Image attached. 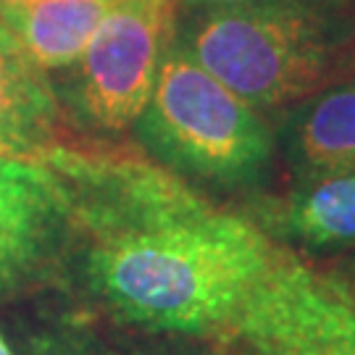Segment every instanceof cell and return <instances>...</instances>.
Listing matches in <instances>:
<instances>
[{
  "mask_svg": "<svg viewBox=\"0 0 355 355\" xmlns=\"http://www.w3.org/2000/svg\"><path fill=\"white\" fill-rule=\"evenodd\" d=\"M263 232L297 240L308 248L355 242V168L297 182L258 221Z\"/></svg>",
  "mask_w": 355,
  "mask_h": 355,
  "instance_id": "cell-9",
  "label": "cell"
},
{
  "mask_svg": "<svg viewBox=\"0 0 355 355\" xmlns=\"http://www.w3.org/2000/svg\"><path fill=\"white\" fill-rule=\"evenodd\" d=\"M42 355H71V353H55V350H51V353H42Z\"/></svg>",
  "mask_w": 355,
  "mask_h": 355,
  "instance_id": "cell-13",
  "label": "cell"
},
{
  "mask_svg": "<svg viewBox=\"0 0 355 355\" xmlns=\"http://www.w3.org/2000/svg\"><path fill=\"white\" fill-rule=\"evenodd\" d=\"M69 240V205L51 166L0 155V290L37 277Z\"/></svg>",
  "mask_w": 355,
  "mask_h": 355,
  "instance_id": "cell-6",
  "label": "cell"
},
{
  "mask_svg": "<svg viewBox=\"0 0 355 355\" xmlns=\"http://www.w3.org/2000/svg\"><path fill=\"white\" fill-rule=\"evenodd\" d=\"M184 6H318V8H353L355 0H182Z\"/></svg>",
  "mask_w": 355,
  "mask_h": 355,
  "instance_id": "cell-11",
  "label": "cell"
},
{
  "mask_svg": "<svg viewBox=\"0 0 355 355\" xmlns=\"http://www.w3.org/2000/svg\"><path fill=\"white\" fill-rule=\"evenodd\" d=\"M137 127L166 168L218 187L255 182L274 155V132L261 111L192 61L177 40Z\"/></svg>",
  "mask_w": 355,
  "mask_h": 355,
  "instance_id": "cell-3",
  "label": "cell"
},
{
  "mask_svg": "<svg viewBox=\"0 0 355 355\" xmlns=\"http://www.w3.org/2000/svg\"><path fill=\"white\" fill-rule=\"evenodd\" d=\"M350 8L179 6L177 45L258 111L327 89L355 51Z\"/></svg>",
  "mask_w": 355,
  "mask_h": 355,
  "instance_id": "cell-2",
  "label": "cell"
},
{
  "mask_svg": "<svg viewBox=\"0 0 355 355\" xmlns=\"http://www.w3.org/2000/svg\"><path fill=\"white\" fill-rule=\"evenodd\" d=\"M182 0H119L92 35L79 66V101L103 129L121 132L148 108L177 37Z\"/></svg>",
  "mask_w": 355,
  "mask_h": 355,
  "instance_id": "cell-5",
  "label": "cell"
},
{
  "mask_svg": "<svg viewBox=\"0 0 355 355\" xmlns=\"http://www.w3.org/2000/svg\"><path fill=\"white\" fill-rule=\"evenodd\" d=\"M71 140L45 71L0 24V155L42 164Z\"/></svg>",
  "mask_w": 355,
  "mask_h": 355,
  "instance_id": "cell-7",
  "label": "cell"
},
{
  "mask_svg": "<svg viewBox=\"0 0 355 355\" xmlns=\"http://www.w3.org/2000/svg\"><path fill=\"white\" fill-rule=\"evenodd\" d=\"M218 343L242 355H355V295L282 250Z\"/></svg>",
  "mask_w": 355,
  "mask_h": 355,
  "instance_id": "cell-4",
  "label": "cell"
},
{
  "mask_svg": "<svg viewBox=\"0 0 355 355\" xmlns=\"http://www.w3.org/2000/svg\"><path fill=\"white\" fill-rule=\"evenodd\" d=\"M0 355H13L11 350H8V345H6V340L0 337Z\"/></svg>",
  "mask_w": 355,
  "mask_h": 355,
  "instance_id": "cell-12",
  "label": "cell"
},
{
  "mask_svg": "<svg viewBox=\"0 0 355 355\" xmlns=\"http://www.w3.org/2000/svg\"><path fill=\"white\" fill-rule=\"evenodd\" d=\"M42 164L64 184L89 287L145 329L221 340L282 253L258 221L129 148L71 137Z\"/></svg>",
  "mask_w": 355,
  "mask_h": 355,
  "instance_id": "cell-1",
  "label": "cell"
},
{
  "mask_svg": "<svg viewBox=\"0 0 355 355\" xmlns=\"http://www.w3.org/2000/svg\"><path fill=\"white\" fill-rule=\"evenodd\" d=\"M287 158L297 182L355 168V82L305 98L287 127Z\"/></svg>",
  "mask_w": 355,
  "mask_h": 355,
  "instance_id": "cell-10",
  "label": "cell"
},
{
  "mask_svg": "<svg viewBox=\"0 0 355 355\" xmlns=\"http://www.w3.org/2000/svg\"><path fill=\"white\" fill-rule=\"evenodd\" d=\"M119 0H0V24L42 71L82 58Z\"/></svg>",
  "mask_w": 355,
  "mask_h": 355,
  "instance_id": "cell-8",
  "label": "cell"
}]
</instances>
